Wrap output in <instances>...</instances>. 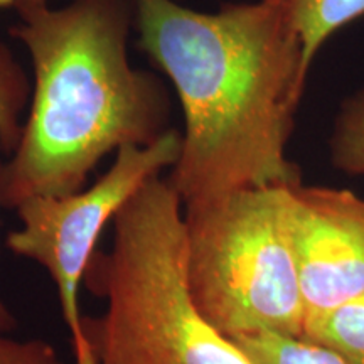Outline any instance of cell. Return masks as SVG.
I'll use <instances>...</instances> for the list:
<instances>
[{"instance_id": "cell-1", "label": "cell", "mask_w": 364, "mask_h": 364, "mask_svg": "<svg viewBox=\"0 0 364 364\" xmlns=\"http://www.w3.org/2000/svg\"><path fill=\"white\" fill-rule=\"evenodd\" d=\"M140 49L174 85L184 115L167 177L182 204L302 182L287 157L309 68L299 36L267 0L201 12L134 0Z\"/></svg>"}, {"instance_id": "cell-2", "label": "cell", "mask_w": 364, "mask_h": 364, "mask_svg": "<svg viewBox=\"0 0 364 364\" xmlns=\"http://www.w3.org/2000/svg\"><path fill=\"white\" fill-rule=\"evenodd\" d=\"M134 0H21L11 34L33 61L34 91L19 145L0 162V208L83 189L102 159L166 134L164 86L130 65Z\"/></svg>"}, {"instance_id": "cell-3", "label": "cell", "mask_w": 364, "mask_h": 364, "mask_svg": "<svg viewBox=\"0 0 364 364\" xmlns=\"http://www.w3.org/2000/svg\"><path fill=\"white\" fill-rule=\"evenodd\" d=\"M186 255L184 204L157 176L117 213L110 252L86 270L108 304L83 324L97 364H253L198 311Z\"/></svg>"}, {"instance_id": "cell-4", "label": "cell", "mask_w": 364, "mask_h": 364, "mask_svg": "<svg viewBox=\"0 0 364 364\" xmlns=\"http://www.w3.org/2000/svg\"><path fill=\"white\" fill-rule=\"evenodd\" d=\"M290 189H240L184 206L191 295L228 339L304 338Z\"/></svg>"}, {"instance_id": "cell-5", "label": "cell", "mask_w": 364, "mask_h": 364, "mask_svg": "<svg viewBox=\"0 0 364 364\" xmlns=\"http://www.w3.org/2000/svg\"><path fill=\"white\" fill-rule=\"evenodd\" d=\"M179 156L181 134L171 129L149 145L118 149L110 169L90 189L27 199L16 208L21 228L7 236V247L53 277L76 364H97L85 334L78 290L100 235L145 182L174 167Z\"/></svg>"}, {"instance_id": "cell-6", "label": "cell", "mask_w": 364, "mask_h": 364, "mask_svg": "<svg viewBox=\"0 0 364 364\" xmlns=\"http://www.w3.org/2000/svg\"><path fill=\"white\" fill-rule=\"evenodd\" d=\"M292 238L306 322L364 295V199L292 186Z\"/></svg>"}, {"instance_id": "cell-7", "label": "cell", "mask_w": 364, "mask_h": 364, "mask_svg": "<svg viewBox=\"0 0 364 364\" xmlns=\"http://www.w3.org/2000/svg\"><path fill=\"white\" fill-rule=\"evenodd\" d=\"M279 9L304 49L311 70L318 49L346 26L364 17V0H267Z\"/></svg>"}, {"instance_id": "cell-8", "label": "cell", "mask_w": 364, "mask_h": 364, "mask_svg": "<svg viewBox=\"0 0 364 364\" xmlns=\"http://www.w3.org/2000/svg\"><path fill=\"white\" fill-rule=\"evenodd\" d=\"M29 80L14 58L9 46L0 39V149L12 154L19 145L22 129L21 113L29 102ZM14 318L0 302V332L11 331Z\"/></svg>"}, {"instance_id": "cell-9", "label": "cell", "mask_w": 364, "mask_h": 364, "mask_svg": "<svg viewBox=\"0 0 364 364\" xmlns=\"http://www.w3.org/2000/svg\"><path fill=\"white\" fill-rule=\"evenodd\" d=\"M302 339L326 346L349 364H364V295L309 318Z\"/></svg>"}, {"instance_id": "cell-10", "label": "cell", "mask_w": 364, "mask_h": 364, "mask_svg": "<svg viewBox=\"0 0 364 364\" xmlns=\"http://www.w3.org/2000/svg\"><path fill=\"white\" fill-rule=\"evenodd\" d=\"M253 364H349L326 346L279 334L231 339Z\"/></svg>"}, {"instance_id": "cell-11", "label": "cell", "mask_w": 364, "mask_h": 364, "mask_svg": "<svg viewBox=\"0 0 364 364\" xmlns=\"http://www.w3.org/2000/svg\"><path fill=\"white\" fill-rule=\"evenodd\" d=\"M331 164L346 176H364V90L341 103L329 139Z\"/></svg>"}, {"instance_id": "cell-12", "label": "cell", "mask_w": 364, "mask_h": 364, "mask_svg": "<svg viewBox=\"0 0 364 364\" xmlns=\"http://www.w3.org/2000/svg\"><path fill=\"white\" fill-rule=\"evenodd\" d=\"M6 364H61L48 344L39 341L16 343V348Z\"/></svg>"}, {"instance_id": "cell-13", "label": "cell", "mask_w": 364, "mask_h": 364, "mask_svg": "<svg viewBox=\"0 0 364 364\" xmlns=\"http://www.w3.org/2000/svg\"><path fill=\"white\" fill-rule=\"evenodd\" d=\"M16 348V341H9L0 338V364H6Z\"/></svg>"}, {"instance_id": "cell-14", "label": "cell", "mask_w": 364, "mask_h": 364, "mask_svg": "<svg viewBox=\"0 0 364 364\" xmlns=\"http://www.w3.org/2000/svg\"><path fill=\"white\" fill-rule=\"evenodd\" d=\"M21 0H0V9L4 7H14L16 4H19Z\"/></svg>"}]
</instances>
